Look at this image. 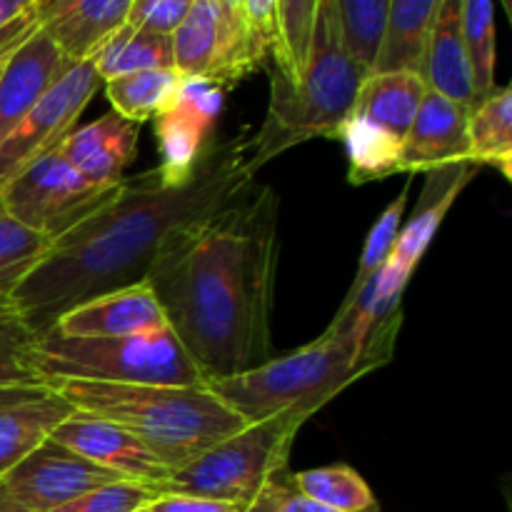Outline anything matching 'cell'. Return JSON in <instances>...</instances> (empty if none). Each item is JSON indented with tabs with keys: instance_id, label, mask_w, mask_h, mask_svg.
Returning <instances> with one entry per match:
<instances>
[{
	"instance_id": "5bb4252c",
	"label": "cell",
	"mask_w": 512,
	"mask_h": 512,
	"mask_svg": "<svg viewBox=\"0 0 512 512\" xmlns=\"http://www.w3.org/2000/svg\"><path fill=\"white\" fill-rule=\"evenodd\" d=\"M468 105L428 88L400 148V173H430L445 165L470 163Z\"/></svg>"
},
{
	"instance_id": "9c48e42d",
	"label": "cell",
	"mask_w": 512,
	"mask_h": 512,
	"mask_svg": "<svg viewBox=\"0 0 512 512\" xmlns=\"http://www.w3.org/2000/svg\"><path fill=\"white\" fill-rule=\"evenodd\" d=\"M175 70L220 90L263 68L233 0H195L173 35Z\"/></svg>"
},
{
	"instance_id": "44dd1931",
	"label": "cell",
	"mask_w": 512,
	"mask_h": 512,
	"mask_svg": "<svg viewBox=\"0 0 512 512\" xmlns=\"http://www.w3.org/2000/svg\"><path fill=\"white\" fill-rule=\"evenodd\" d=\"M425 93L428 85L413 70L370 73L360 85L348 118L388 135L403 148V140L418 115Z\"/></svg>"
},
{
	"instance_id": "5b68a950",
	"label": "cell",
	"mask_w": 512,
	"mask_h": 512,
	"mask_svg": "<svg viewBox=\"0 0 512 512\" xmlns=\"http://www.w3.org/2000/svg\"><path fill=\"white\" fill-rule=\"evenodd\" d=\"M368 75L345 48L335 3L318 0L308 63L298 83L273 65L268 113L250 138V168L258 173L295 145L335 138Z\"/></svg>"
},
{
	"instance_id": "7c38bea8",
	"label": "cell",
	"mask_w": 512,
	"mask_h": 512,
	"mask_svg": "<svg viewBox=\"0 0 512 512\" xmlns=\"http://www.w3.org/2000/svg\"><path fill=\"white\" fill-rule=\"evenodd\" d=\"M223 110V90L205 80L183 78L173 103L155 120L160 175L178 185L193 175L203 150L210 145V130Z\"/></svg>"
},
{
	"instance_id": "ffe728a7",
	"label": "cell",
	"mask_w": 512,
	"mask_h": 512,
	"mask_svg": "<svg viewBox=\"0 0 512 512\" xmlns=\"http://www.w3.org/2000/svg\"><path fill=\"white\" fill-rule=\"evenodd\" d=\"M420 78L430 90L455 100L460 105H475L480 100L475 88L473 65L460 23V0H443L425 43Z\"/></svg>"
},
{
	"instance_id": "277c9868",
	"label": "cell",
	"mask_w": 512,
	"mask_h": 512,
	"mask_svg": "<svg viewBox=\"0 0 512 512\" xmlns=\"http://www.w3.org/2000/svg\"><path fill=\"white\" fill-rule=\"evenodd\" d=\"M48 385L80 413L98 415L130 430L173 473L248 425L210 385H115L90 380H53Z\"/></svg>"
},
{
	"instance_id": "83f0119b",
	"label": "cell",
	"mask_w": 512,
	"mask_h": 512,
	"mask_svg": "<svg viewBox=\"0 0 512 512\" xmlns=\"http://www.w3.org/2000/svg\"><path fill=\"white\" fill-rule=\"evenodd\" d=\"M345 48L368 73H373L383 45L390 0H333Z\"/></svg>"
},
{
	"instance_id": "74e56055",
	"label": "cell",
	"mask_w": 512,
	"mask_h": 512,
	"mask_svg": "<svg viewBox=\"0 0 512 512\" xmlns=\"http://www.w3.org/2000/svg\"><path fill=\"white\" fill-rule=\"evenodd\" d=\"M150 512H245L238 505L220 503V500L198 498V495H158L145 505Z\"/></svg>"
},
{
	"instance_id": "cb8c5ba5",
	"label": "cell",
	"mask_w": 512,
	"mask_h": 512,
	"mask_svg": "<svg viewBox=\"0 0 512 512\" xmlns=\"http://www.w3.org/2000/svg\"><path fill=\"white\" fill-rule=\"evenodd\" d=\"M470 163L488 165L512 180V90L495 85L468 113Z\"/></svg>"
},
{
	"instance_id": "f6af8a7d",
	"label": "cell",
	"mask_w": 512,
	"mask_h": 512,
	"mask_svg": "<svg viewBox=\"0 0 512 512\" xmlns=\"http://www.w3.org/2000/svg\"><path fill=\"white\" fill-rule=\"evenodd\" d=\"M135 512H150L148 508H140V510H135Z\"/></svg>"
},
{
	"instance_id": "30bf717a",
	"label": "cell",
	"mask_w": 512,
	"mask_h": 512,
	"mask_svg": "<svg viewBox=\"0 0 512 512\" xmlns=\"http://www.w3.org/2000/svg\"><path fill=\"white\" fill-rule=\"evenodd\" d=\"M100 85L103 80L90 60L70 65L0 143V185L53 150L75 128Z\"/></svg>"
},
{
	"instance_id": "6da1fadb",
	"label": "cell",
	"mask_w": 512,
	"mask_h": 512,
	"mask_svg": "<svg viewBox=\"0 0 512 512\" xmlns=\"http://www.w3.org/2000/svg\"><path fill=\"white\" fill-rule=\"evenodd\" d=\"M250 138L210 143L185 183L153 170L125 178L113 198L53 240L38 265L13 288L15 313L33 335L53 328L75 305L143 283L178 230L218 213L255 185Z\"/></svg>"
},
{
	"instance_id": "4dcf8cb0",
	"label": "cell",
	"mask_w": 512,
	"mask_h": 512,
	"mask_svg": "<svg viewBox=\"0 0 512 512\" xmlns=\"http://www.w3.org/2000/svg\"><path fill=\"white\" fill-rule=\"evenodd\" d=\"M50 245L53 238L0 210V293H13L15 285L43 260Z\"/></svg>"
},
{
	"instance_id": "603a6c76",
	"label": "cell",
	"mask_w": 512,
	"mask_h": 512,
	"mask_svg": "<svg viewBox=\"0 0 512 512\" xmlns=\"http://www.w3.org/2000/svg\"><path fill=\"white\" fill-rule=\"evenodd\" d=\"M443 0H390L383 45L373 73L413 70L420 75L425 43Z\"/></svg>"
},
{
	"instance_id": "2e32d148",
	"label": "cell",
	"mask_w": 512,
	"mask_h": 512,
	"mask_svg": "<svg viewBox=\"0 0 512 512\" xmlns=\"http://www.w3.org/2000/svg\"><path fill=\"white\" fill-rule=\"evenodd\" d=\"M70 65L73 63L40 28L30 30L10 50L0 73V143Z\"/></svg>"
},
{
	"instance_id": "8fae6325",
	"label": "cell",
	"mask_w": 512,
	"mask_h": 512,
	"mask_svg": "<svg viewBox=\"0 0 512 512\" xmlns=\"http://www.w3.org/2000/svg\"><path fill=\"white\" fill-rule=\"evenodd\" d=\"M113 480L120 478L50 438L0 478V512H53Z\"/></svg>"
},
{
	"instance_id": "7a4b0ae2",
	"label": "cell",
	"mask_w": 512,
	"mask_h": 512,
	"mask_svg": "<svg viewBox=\"0 0 512 512\" xmlns=\"http://www.w3.org/2000/svg\"><path fill=\"white\" fill-rule=\"evenodd\" d=\"M278 208L270 185L178 230L148 273L168 328L208 383L273 358Z\"/></svg>"
},
{
	"instance_id": "f35d334b",
	"label": "cell",
	"mask_w": 512,
	"mask_h": 512,
	"mask_svg": "<svg viewBox=\"0 0 512 512\" xmlns=\"http://www.w3.org/2000/svg\"><path fill=\"white\" fill-rule=\"evenodd\" d=\"M35 0H0V43L38 25L33 20Z\"/></svg>"
},
{
	"instance_id": "52a82bcc",
	"label": "cell",
	"mask_w": 512,
	"mask_h": 512,
	"mask_svg": "<svg viewBox=\"0 0 512 512\" xmlns=\"http://www.w3.org/2000/svg\"><path fill=\"white\" fill-rule=\"evenodd\" d=\"M305 420L303 413L288 410L260 423H248L240 433L220 440L175 470L155 488V495H198L248 510L265 485L290 470V448Z\"/></svg>"
},
{
	"instance_id": "4fadbf2b",
	"label": "cell",
	"mask_w": 512,
	"mask_h": 512,
	"mask_svg": "<svg viewBox=\"0 0 512 512\" xmlns=\"http://www.w3.org/2000/svg\"><path fill=\"white\" fill-rule=\"evenodd\" d=\"M53 440L98 468L113 473L115 478L148 485L153 490L173 475V470L160 463L158 455L145 448L130 430L98 415L75 410L68 420L55 428Z\"/></svg>"
},
{
	"instance_id": "1f68e13d",
	"label": "cell",
	"mask_w": 512,
	"mask_h": 512,
	"mask_svg": "<svg viewBox=\"0 0 512 512\" xmlns=\"http://www.w3.org/2000/svg\"><path fill=\"white\" fill-rule=\"evenodd\" d=\"M318 0H280V45L273 65L298 83L308 63Z\"/></svg>"
},
{
	"instance_id": "d590c367",
	"label": "cell",
	"mask_w": 512,
	"mask_h": 512,
	"mask_svg": "<svg viewBox=\"0 0 512 512\" xmlns=\"http://www.w3.org/2000/svg\"><path fill=\"white\" fill-rule=\"evenodd\" d=\"M195 0H133L128 25L148 33L173 35Z\"/></svg>"
},
{
	"instance_id": "bcb514c9",
	"label": "cell",
	"mask_w": 512,
	"mask_h": 512,
	"mask_svg": "<svg viewBox=\"0 0 512 512\" xmlns=\"http://www.w3.org/2000/svg\"><path fill=\"white\" fill-rule=\"evenodd\" d=\"M233 3H240V0H233Z\"/></svg>"
},
{
	"instance_id": "d6986e66",
	"label": "cell",
	"mask_w": 512,
	"mask_h": 512,
	"mask_svg": "<svg viewBox=\"0 0 512 512\" xmlns=\"http://www.w3.org/2000/svg\"><path fill=\"white\" fill-rule=\"evenodd\" d=\"M133 0H58L38 18L70 63L90 60L125 23Z\"/></svg>"
},
{
	"instance_id": "4316f807",
	"label": "cell",
	"mask_w": 512,
	"mask_h": 512,
	"mask_svg": "<svg viewBox=\"0 0 512 512\" xmlns=\"http://www.w3.org/2000/svg\"><path fill=\"white\" fill-rule=\"evenodd\" d=\"M290 483L303 498L335 512H380L373 490L350 465L300 470L290 473Z\"/></svg>"
},
{
	"instance_id": "ac0fdd59",
	"label": "cell",
	"mask_w": 512,
	"mask_h": 512,
	"mask_svg": "<svg viewBox=\"0 0 512 512\" xmlns=\"http://www.w3.org/2000/svg\"><path fill=\"white\" fill-rule=\"evenodd\" d=\"M138 138L140 125L110 110L93 123L70 130L58 150L90 183L113 188L125 180V170L138 153Z\"/></svg>"
},
{
	"instance_id": "8992f818",
	"label": "cell",
	"mask_w": 512,
	"mask_h": 512,
	"mask_svg": "<svg viewBox=\"0 0 512 512\" xmlns=\"http://www.w3.org/2000/svg\"><path fill=\"white\" fill-rule=\"evenodd\" d=\"M33 368L43 383L208 385L170 328L125 338H68L48 328L33 338Z\"/></svg>"
},
{
	"instance_id": "e0dca14e",
	"label": "cell",
	"mask_w": 512,
	"mask_h": 512,
	"mask_svg": "<svg viewBox=\"0 0 512 512\" xmlns=\"http://www.w3.org/2000/svg\"><path fill=\"white\" fill-rule=\"evenodd\" d=\"M478 170V165L473 163H460L425 173L428 180H425L423 193H420L418 203H415L413 218L408 220V225L400 228V235L395 240V248L390 253L388 263H385V270H390L400 280L410 283L420 260L425 258L430 243L438 235L440 225L448 218L453 203L473 183Z\"/></svg>"
},
{
	"instance_id": "9a60e30c",
	"label": "cell",
	"mask_w": 512,
	"mask_h": 512,
	"mask_svg": "<svg viewBox=\"0 0 512 512\" xmlns=\"http://www.w3.org/2000/svg\"><path fill=\"white\" fill-rule=\"evenodd\" d=\"M68 338H125L168 328L148 280L98 295L60 315L53 325Z\"/></svg>"
},
{
	"instance_id": "8d00e7d4",
	"label": "cell",
	"mask_w": 512,
	"mask_h": 512,
	"mask_svg": "<svg viewBox=\"0 0 512 512\" xmlns=\"http://www.w3.org/2000/svg\"><path fill=\"white\" fill-rule=\"evenodd\" d=\"M245 512H335L323 505L313 503V500L303 498L298 490L290 483V470H285L283 475L268 483L263 488V493L253 500Z\"/></svg>"
},
{
	"instance_id": "d4e9b609",
	"label": "cell",
	"mask_w": 512,
	"mask_h": 512,
	"mask_svg": "<svg viewBox=\"0 0 512 512\" xmlns=\"http://www.w3.org/2000/svg\"><path fill=\"white\" fill-rule=\"evenodd\" d=\"M100 80H113L120 75L140 73V70L175 68L173 38L170 35L148 33L125 23L98 53L90 58Z\"/></svg>"
},
{
	"instance_id": "836d02e7",
	"label": "cell",
	"mask_w": 512,
	"mask_h": 512,
	"mask_svg": "<svg viewBox=\"0 0 512 512\" xmlns=\"http://www.w3.org/2000/svg\"><path fill=\"white\" fill-rule=\"evenodd\" d=\"M155 498L158 495L148 485L130 483V480H113V483L78 495V498L60 505L53 512H135L145 508Z\"/></svg>"
},
{
	"instance_id": "60d3db41",
	"label": "cell",
	"mask_w": 512,
	"mask_h": 512,
	"mask_svg": "<svg viewBox=\"0 0 512 512\" xmlns=\"http://www.w3.org/2000/svg\"><path fill=\"white\" fill-rule=\"evenodd\" d=\"M33 28H38V25H33ZM33 28H28L25 30V33H20V35H15V38H10V40H5V43H0V73H3V68H5V60H8V55H10V50L15 48V45L20 43V40L25 38V35L30 33V30Z\"/></svg>"
},
{
	"instance_id": "3957f363",
	"label": "cell",
	"mask_w": 512,
	"mask_h": 512,
	"mask_svg": "<svg viewBox=\"0 0 512 512\" xmlns=\"http://www.w3.org/2000/svg\"><path fill=\"white\" fill-rule=\"evenodd\" d=\"M400 325L403 313L375 323L365 338L325 330L318 340L290 355L270 358L248 373L208 385L248 423H260L288 410L313 418L348 385L393 360Z\"/></svg>"
},
{
	"instance_id": "484cf974",
	"label": "cell",
	"mask_w": 512,
	"mask_h": 512,
	"mask_svg": "<svg viewBox=\"0 0 512 512\" xmlns=\"http://www.w3.org/2000/svg\"><path fill=\"white\" fill-rule=\"evenodd\" d=\"M180 85L183 75L175 68L140 70V73L105 80V95L120 118L143 125L145 120L158 118L173 103Z\"/></svg>"
},
{
	"instance_id": "7402d4cb",
	"label": "cell",
	"mask_w": 512,
	"mask_h": 512,
	"mask_svg": "<svg viewBox=\"0 0 512 512\" xmlns=\"http://www.w3.org/2000/svg\"><path fill=\"white\" fill-rule=\"evenodd\" d=\"M73 413V405L55 393L53 385L35 398L0 410V478L53 438L55 428Z\"/></svg>"
},
{
	"instance_id": "e575fe53",
	"label": "cell",
	"mask_w": 512,
	"mask_h": 512,
	"mask_svg": "<svg viewBox=\"0 0 512 512\" xmlns=\"http://www.w3.org/2000/svg\"><path fill=\"white\" fill-rule=\"evenodd\" d=\"M238 8L250 45L265 65L280 45V0H240Z\"/></svg>"
},
{
	"instance_id": "ba28073f",
	"label": "cell",
	"mask_w": 512,
	"mask_h": 512,
	"mask_svg": "<svg viewBox=\"0 0 512 512\" xmlns=\"http://www.w3.org/2000/svg\"><path fill=\"white\" fill-rule=\"evenodd\" d=\"M118 185L103 188L90 183L55 145L0 185V210L18 223L58 240L108 203Z\"/></svg>"
},
{
	"instance_id": "d6a6232c",
	"label": "cell",
	"mask_w": 512,
	"mask_h": 512,
	"mask_svg": "<svg viewBox=\"0 0 512 512\" xmlns=\"http://www.w3.org/2000/svg\"><path fill=\"white\" fill-rule=\"evenodd\" d=\"M33 338L18 315H0V388L43 383L33 368Z\"/></svg>"
},
{
	"instance_id": "f1b7e54d",
	"label": "cell",
	"mask_w": 512,
	"mask_h": 512,
	"mask_svg": "<svg viewBox=\"0 0 512 512\" xmlns=\"http://www.w3.org/2000/svg\"><path fill=\"white\" fill-rule=\"evenodd\" d=\"M460 23L473 65L475 88L483 98L488 90L495 88V65H498L493 0H460Z\"/></svg>"
},
{
	"instance_id": "7bdbcfd3",
	"label": "cell",
	"mask_w": 512,
	"mask_h": 512,
	"mask_svg": "<svg viewBox=\"0 0 512 512\" xmlns=\"http://www.w3.org/2000/svg\"><path fill=\"white\" fill-rule=\"evenodd\" d=\"M0 315H18L15 313V305L10 293H0Z\"/></svg>"
},
{
	"instance_id": "ee69618b",
	"label": "cell",
	"mask_w": 512,
	"mask_h": 512,
	"mask_svg": "<svg viewBox=\"0 0 512 512\" xmlns=\"http://www.w3.org/2000/svg\"><path fill=\"white\" fill-rule=\"evenodd\" d=\"M500 3H503L505 13H508V15H510V18H512V0H500Z\"/></svg>"
},
{
	"instance_id": "ab89813d",
	"label": "cell",
	"mask_w": 512,
	"mask_h": 512,
	"mask_svg": "<svg viewBox=\"0 0 512 512\" xmlns=\"http://www.w3.org/2000/svg\"><path fill=\"white\" fill-rule=\"evenodd\" d=\"M50 385L48 383H33V385H3L0 388V410L10 408L15 403H23V400L35 398V395L45 393Z\"/></svg>"
},
{
	"instance_id": "b9f144b4",
	"label": "cell",
	"mask_w": 512,
	"mask_h": 512,
	"mask_svg": "<svg viewBox=\"0 0 512 512\" xmlns=\"http://www.w3.org/2000/svg\"><path fill=\"white\" fill-rule=\"evenodd\" d=\"M55 3H58V0H35V5H33V20H35V23H38L40 15L48 13V10L53 8Z\"/></svg>"
},
{
	"instance_id": "f546056e",
	"label": "cell",
	"mask_w": 512,
	"mask_h": 512,
	"mask_svg": "<svg viewBox=\"0 0 512 512\" xmlns=\"http://www.w3.org/2000/svg\"><path fill=\"white\" fill-rule=\"evenodd\" d=\"M408 198H410V180H405L403 190L398 193V198L378 215L375 225L370 228L368 240H365L363 255H360L358 263V273H355L353 285H350L348 295H345L343 305H350L358 300V295L368 288L370 280L385 268L388 263L390 253L395 248V240H398L400 228H403V218H405V208H408Z\"/></svg>"
}]
</instances>
